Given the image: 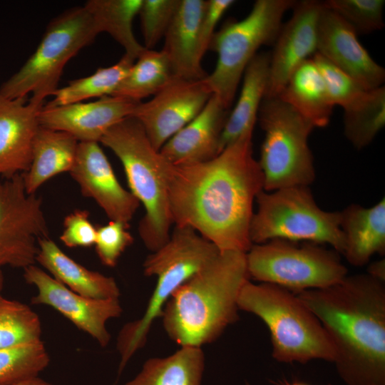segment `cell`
Returning <instances> with one entry per match:
<instances>
[{"instance_id": "1", "label": "cell", "mask_w": 385, "mask_h": 385, "mask_svg": "<svg viewBox=\"0 0 385 385\" xmlns=\"http://www.w3.org/2000/svg\"><path fill=\"white\" fill-rule=\"evenodd\" d=\"M173 223L188 226L220 251L247 252L252 245L253 204L264 176L253 156L252 132L242 135L205 162L167 170Z\"/></svg>"}, {"instance_id": "2", "label": "cell", "mask_w": 385, "mask_h": 385, "mask_svg": "<svg viewBox=\"0 0 385 385\" xmlns=\"http://www.w3.org/2000/svg\"><path fill=\"white\" fill-rule=\"evenodd\" d=\"M317 317L346 385H385V282L368 273L295 293Z\"/></svg>"}, {"instance_id": "3", "label": "cell", "mask_w": 385, "mask_h": 385, "mask_svg": "<svg viewBox=\"0 0 385 385\" xmlns=\"http://www.w3.org/2000/svg\"><path fill=\"white\" fill-rule=\"evenodd\" d=\"M249 279L246 253L220 251L166 302L160 318L169 338L200 348L215 341L238 319L239 295Z\"/></svg>"}, {"instance_id": "4", "label": "cell", "mask_w": 385, "mask_h": 385, "mask_svg": "<svg viewBox=\"0 0 385 385\" xmlns=\"http://www.w3.org/2000/svg\"><path fill=\"white\" fill-rule=\"evenodd\" d=\"M121 162L130 191L144 207L138 233L154 252L169 239L170 215L167 170L170 163L155 150L143 126L132 116L111 128L100 142Z\"/></svg>"}, {"instance_id": "5", "label": "cell", "mask_w": 385, "mask_h": 385, "mask_svg": "<svg viewBox=\"0 0 385 385\" xmlns=\"http://www.w3.org/2000/svg\"><path fill=\"white\" fill-rule=\"evenodd\" d=\"M238 307L255 314L267 326L272 354L277 361L304 364L317 359L334 362L335 351L329 336L295 293L249 279L240 291Z\"/></svg>"}, {"instance_id": "6", "label": "cell", "mask_w": 385, "mask_h": 385, "mask_svg": "<svg viewBox=\"0 0 385 385\" xmlns=\"http://www.w3.org/2000/svg\"><path fill=\"white\" fill-rule=\"evenodd\" d=\"M220 250L194 229L175 225L168 240L143 262L146 276L157 278L144 314L123 326L117 340L120 356L118 378L133 354L147 341L150 329L175 291L210 262Z\"/></svg>"}, {"instance_id": "7", "label": "cell", "mask_w": 385, "mask_h": 385, "mask_svg": "<svg viewBox=\"0 0 385 385\" xmlns=\"http://www.w3.org/2000/svg\"><path fill=\"white\" fill-rule=\"evenodd\" d=\"M99 32L86 7L66 9L53 19L35 51L20 69L0 86V96L26 98L43 104L58 89L66 63L93 42Z\"/></svg>"}, {"instance_id": "8", "label": "cell", "mask_w": 385, "mask_h": 385, "mask_svg": "<svg viewBox=\"0 0 385 385\" xmlns=\"http://www.w3.org/2000/svg\"><path fill=\"white\" fill-rule=\"evenodd\" d=\"M257 209L250 225L253 244L274 239L327 244L343 254L344 239L340 228L339 211L319 207L309 186H293L257 195Z\"/></svg>"}, {"instance_id": "9", "label": "cell", "mask_w": 385, "mask_h": 385, "mask_svg": "<svg viewBox=\"0 0 385 385\" xmlns=\"http://www.w3.org/2000/svg\"><path fill=\"white\" fill-rule=\"evenodd\" d=\"M294 0H257L249 14L230 21L213 35L209 49L217 54L215 69L204 78L212 95L230 109L244 72L264 45L274 43Z\"/></svg>"}, {"instance_id": "10", "label": "cell", "mask_w": 385, "mask_h": 385, "mask_svg": "<svg viewBox=\"0 0 385 385\" xmlns=\"http://www.w3.org/2000/svg\"><path fill=\"white\" fill-rule=\"evenodd\" d=\"M257 118L265 132L258 161L264 190L309 186L316 171L308 139L314 125L278 97H265Z\"/></svg>"}, {"instance_id": "11", "label": "cell", "mask_w": 385, "mask_h": 385, "mask_svg": "<svg viewBox=\"0 0 385 385\" xmlns=\"http://www.w3.org/2000/svg\"><path fill=\"white\" fill-rule=\"evenodd\" d=\"M246 262L250 278L294 293L327 287L348 275L337 252L310 242L274 239L253 244Z\"/></svg>"}, {"instance_id": "12", "label": "cell", "mask_w": 385, "mask_h": 385, "mask_svg": "<svg viewBox=\"0 0 385 385\" xmlns=\"http://www.w3.org/2000/svg\"><path fill=\"white\" fill-rule=\"evenodd\" d=\"M48 233L41 198L26 192L23 173L0 178V269L34 265Z\"/></svg>"}, {"instance_id": "13", "label": "cell", "mask_w": 385, "mask_h": 385, "mask_svg": "<svg viewBox=\"0 0 385 385\" xmlns=\"http://www.w3.org/2000/svg\"><path fill=\"white\" fill-rule=\"evenodd\" d=\"M212 95L204 79L173 76L151 100L138 103L131 116L141 124L152 145L159 151L201 112Z\"/></svg>"}, {"instance_id": "14", "label": "cell", "mask_w": 385, "mask_h": 385, "mask_svg": "<svg viewBox=\"0 0 385 385\" xmlns=\"http://www.w3.org/2000/svg\"><path fill=\"white\" fill-rule=\"evenodd\" d=\"M24 278L37 289L32 304L51 307L101 346L108 344L111 334L106 324L122 314L119 299H93L78 294L34 265L24 269Z\"/></svg>"}, {"instance_id": "15", "label": "cell", "mask_w": 385, "mask_h": 385, "mask_svg": "<svg viewBox=\"0 0 385 385\" xmlns=\"http://www.w3.org/2000/svg\"><path fill=\"white\" fill-rule=\"evenodd\" d=\"M69 173L82 195L94 200L111 221L129 225L140 202L120 185L99 143L78 142Z\"/></svg>"}, {"instance_id": "16", "label": "cell", "mask_w": 385, "mask_h": 385, "mask_svg": "<svg viewBox=\"0 0 385 385\" xmlns=\"http://www.w3.org/2000/svg\"><path fill=\"white\" fill-rule=\"evenodd\" d=\"M322 5V1L304 0L297 1L292 8V16L282 25L270 53L265 97H277L294 71L317 52Z\"/></svg>"}, {"instance_id": "17", "label": "cell", "mask_w": 385, "mask_h": 385, "mask_svg": "<svg viewBox=\"0 0 385 385\" xmlns=\"http://www.w3.org/2000/svg\"><path fill=\"white\" fill-rule=\"evenodd\" d=\"M317 52L348 74L365 90L382 86L385 70L371 57L354 29L322 2Z\"/></svg>"}, {"instance_id": "18", "label": "cell", "mask_w": 385, "mask_h": 385, "mask_svg": "<svg viewBox=\"0 0 385 385\" xmlns=\"http://www.w3.org/2000/svg\"><path fill=\"white\" fill-rule=\"evenodd\" d=\"M138 103L108 96L88 103L43 106L38 120L41 127L67 133L78 142L99 143L111 128L131 116Z\"/></svg>"}, {"instance_id": "19", "label": "cell", "mask_w": 385, "mask_h": 385, "mask_svg": "<svg viewBox=\"0 0 385 385\" xmlns=\"http://www.w3.org/2000/svg\"><path fill=\"white\" fill-rule=\"evenodd\" d=\"M43 104L26 98L0 96V177L25 173L30 168L33 143Z\"/></svg>"}, {"instance_id": "20", "label": "cell", "mask_w": 385, "mask_h": 385, "mask_svg": "<svg viewBox=\"0 0 385 385\" xmlns=\"http://www.w3.org/2000/svg\"><path fill=\"white\" fill-rule=\"evenodd\" d=\"M229 113V109L212 95L201 112L173 135L160 153L176 166L211 160L220 153V140Z\"/></svg>"}, {"instance_id": "21", "label": "cell", "mask_w": 385, "mask_h": 385, "mask_svg": "<svg viewBox=\"0 0 385 385\" xmlns=\"http://www.w3.org/2000/svg\"><path fill=\"white\" fill-rule=\"evenodd\" d=\"M206 4L207 0H180L165 34L162 51L175 77L199 81L207 76L198 54V31Z\"/></svg>"}, {"instance_id": "22", "label": "cell", "mask_w": 385, "mask_h": 385, "mask_svg": "<svg viewBox=\"0 0 385 385\" xmlns=\"http://www.w3.org/2000/svg\"><path fill=\"white\" fill-rule=\"evenodd\" d=\"M340 214L344 239L343 255L355 267L366 265L376 254H385V198L371 207L351 204Z\"/></svg>"}, {"instance_id": "23", "label": "cell", "mask_w": 385, "mask_h": 385, "mask_svg": "<svg viewBox=\"0 0 385 385\" xmlns=\"http://www.w3.org/2000/svg\"><path fill=\"white\" fill-rule=\"evenodd\" d=\"M36 262L54 279L78 294L93 299H119L120 289L113 277L84 267L48 237L38 240Z\"/></svg>"}, {"instance_id": "24", "label": "cell", "mask_w": 385, "mask_h": 385, "mask_svg": "<svg viewBox=\"0 0 385 385\" xmlns=\"http://www.w3.org/2000/svg\"><path fill=\"white\" fill-rule=\"evenodd\" d=\"M270 61V53H257L247 66L238 100L229 113L221 135L220 153L245 133L253 132L267 88Z\"/></svg>"}, {"instance_id": "25", "label": "cell", "mask_w": 385, "mask_h": 385, "mask_svg": "<svg viewBox=\"0 0 385 385\" xmlns=\"http://www.w3.org/2000/svg\"><path fill=\"white\" fill-rule=\"evenodd\" d=\"M78 141L71 135L40 125L33 143L31 165L23 173L26 191L35 194L51 178L72 169Z\"/></svg>"}, {"instance_id": "26", "label": "cell", "mask_w": 385, "mask_h": 385, "mask_svg": "<svg viewBox=\"0 0 385 385\" xmlns=\"http://www.w3.org/2000/svg\"><path fill=\"white\" fill-rule=\"evenodd\" d=\"M277 97L292 106L314 128L325 127L330 121L334 106L312 58L294 71Z\"/></svg>"}, {"instance_id": "27", "label": "cell", "mask_w": 385, "mask_h": 385, "mask_svg": "<svg viewBox=\"0 0 385 385\" xmlns=\"http://www.w3.org/2000/svg\"><path fill=\"white\" fill-rule=\"evenodd\" d=\"M205 361L202 348L181 346L168 356L146 360L125 385H201Z\"/></svg>"}, {"instance_id": "28", "label": "cell", "mask_w": 385, "mask_h": 385, "mask_svg": "<svg viewBox=\"0 0 385 385\" xmlns=\"http://www.w3.org/2000/svg\"><path fill=\"white\" fill-rule=\"evenodd\" d=\"M142 0H89L83 5L91 15L99 34L106 32L135 60L145 48L136 39L133 21Z\"/></svg>"}, {"instance_id": "29", "label": "cell", "mask_w": 385, "mask_h": 385, "mask_svg": "<svg viewBox=\"0 0 385 385\" xmlns=\"http://www.w3.org/2000/svg\"><path fill=\"white\" fill-rule=\"evenodd\" d=\"M135 60L112 96L140 102L155 95L174 76L162 50L145 48Z\"/></svg>"}, {"instance_id": "30", "label": "cell", "mask_w": 385, "mask_h": 385, "mask_svg": "<svg viewBox=\"0 0 385 385\" xmlns=\"http://www.w3.org/2000/svg\"><path fill=\"white\" fill-rule=\"evenodd\" d=\"M344 133L357 150L369 145L385 125V88L366 91L344 108Z\"/></svg>"}, {"instance_id": "31", "label": "cell", "mask_w": 385, "mask_h": 385, "mask_svg": "<svg viewBox=\"0 0 385 385\" xmlns=\"http://www.w3.org/2000/svg\"><path fill=\"white\" fill-rule=\"evenodd\" d=\"M135 59L124 54L115 64L98 68L93 74L75 79L53 93L46 106L68 105L93 98L112 96L125 78Z\"/></svg>"}, {"instance_id": "32", "label": "cell", "mask_w": 385, "mask_h": 385, "mask_svg": "<svg viewBox=\"0 0 385 385\" xmlns=\"http://www.w3.org/2000/svg\"><path fill=\"white\" fill-rule=\"evenodd\" d=\"M41 323L32 309L0 294V349L41 341Z\"/></svg>"}, {"instance_id": "33", "label": "cell", "mask_w": 385, "mask_h": 385, "mask_svg": "<svg viewBox=\"0 0 385 385\" xmlns=\"http://www.w3.org/2000/svg\"><path fill=\"white\" fill-rule=\"evenodd\" d=\"M50 363L42 341L0 349V385H11L38 377Z\"/></svg>"}, {"instance_id": "34", "label": "cell", "mask_w": 385, "mask_h": 385, "mask_svg": "<svg viewBox=\"0 0 385 385\" xmlns=\"http://www.w3.org/2000/svg\"><path fill=\"white\" fill-rule=\"evenodd\" d=\"M324 5L336 13L358 34H369L384 26V0H327Z\"/></svg>"}, {"instance_id": "35", "label": "cell", "mask_w": 385, "mask_h": 385, "mask_svg": "<svg viewBox=\"0 0 385 385\" xmlns=\"http://www.w3.org/2000/svg\"><path fill=\"white\" fill-rule=\"evenodd\" d=\"M312 58L321 74L328 96L334 106H339L344 109L367 91L317 52Z\"/></svg>"}, {"instance_id": "36", "label": "cell", "mask_w": 385, "mask_h": 385, "mask_svg": "<svg viewBox=\"0 0 385 385\" xmlns=\"http://www.w3.org/2000/svg\"><path fill=\"white\" fill-rule=\"evenodd\" d=\"M180 0H142L138 11L144 47L153 49L165 34Z\"/></svg>"}, {"instance_id": "37", "label": "cell", "mask_w": 385, "mask_h": 385, "mask_svg": "<svg viewBox=\"0 0 385 385\" xmlns=\"http://www.w3.org/2000/svg\"><path fill=\"white\" fill-rule=\"evenodd\" d=\"M129 225L118 221L96 227L95 248L101 262L106 267H113L126 250L133 242L128 230Z\"/></svg>"}, {"instance_id": "38", "label": "cell", "mask_w": 385, "mask_h": 385, "mask_svg": "<svg viewBox=\"0 0 385 385\" xmlns=\"http://www.w3.org/2000/svg\"><path fill=\"white\" fill-rule=\"evenodd\" d=\"M96 238V227L91 223L87 210H76L65 217L60 240L66 246L91 247L95 245Z\"/></svg>"}, {"instance_id": "39", "label": "cell", "mask_w": 385, "mask_h": 385, "mask_svg": "<svg viewBox=\"0 0 385 385\" xmlns=\"http://www.w3.org/2000/svg\"><path fill=\"white\" fill-rule=\"evenodd\" d=\"M234 2L233 0H207L198 31V54L201 61L209 49L217 24Z\"/></svg>"}, {"instance_id": "40", "label": "cell", "mask_w": 385, "mask_h": 385, "mask_svg": "<svg viewBox=\"0 0 385 385\" xmlns=\"http://www.w3.org/2000/svg\"><path fill=\"white\" fill-rule=\"evenodd\" d=\"M371 276L385 282V261L380 260L369 265L367 272Z\"/></svg>"}, {"instance_id": "41", "label": "cell", "mask_w": 385, "mask_h": 385, "mask_svg": "<svg viewBox=\"0 0 385 385\" xmlns=\"http://www.w3.org/2000/svg\"><path fill=\"white\" fill-rule=\"evenodd\" d=\"M11 385H53V384L39 377H36L31 379H29L22 382H19V383L11 384Z\"/></svg>"}, {"instance_id": "42", "label": "cell", "mask_w": 385, "mask_h": 385, "mask_svg": "<svg viewBox=\"0 0 385 385\" xmlns=\"http://www.w3.org/2000/svg\"><path fill=\"white\" fill-rule=\"evenodd\" d=\"M282 385H310L302 381L284 382Z\"/></svg>"}, {"instance_id": "43", "label": "cell", "mask_w": 385, "mask_h": 385, "mask_svg": "<svg viewBox=\"0 0 385 385\" xmlns=\"http://www.w3.org/2000/svg\"><path fill=\"white\" fill-rule=\"evenodd\" d=\"M4 278L1 270L0 269V294L4 287Z\"/></svg>"}, {"instance_id": "44", "label": "cell", "mask_w": 385, "mask_h": 385, "mask_svg": "<svg viewBox=\"0 0 385 385\" xmlns=\"http://www.w3.org/2000/svg\"><path fill=\"white\" fill-rule=\"evenodd\" d=\"M246 385H250L248 382L246 383Z\"/></svg>"}]
</instances>
